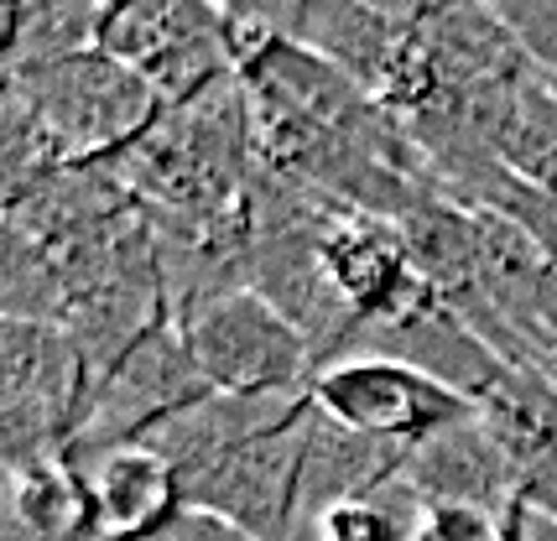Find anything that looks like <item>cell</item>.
<instances>
[{
  "label": "cell",
  "mask_w": 557,
  "mask_h": 541,
  "mask_svg": "<svg viewBox=\"0 0 557 541\" xmlns=\"http://www.w3.org/2000/svg\"><path fill=\"white\" fill-rule=\"evenodd\" d=\"M401 479L417 490L422 505H480V511H521V474L510 464L500 438L490 432L480 412L433 432L428 443L407 453Z\"/></svg>",
  "instance_id": "obj_12"
},
{
  "label": "cell",
  "mask_w": 557,
  "mask_h": 541,
  "mask_svg": "<svg viewBox=\"0 0 557 541\" xmlns=\"http://www.w3.org/2000/svg\"><path fill=\"white\" fill-rule=\"evenodd\" d=\"M99 48L121 58L131 74H141L168 110L235 78L230 42H224V5L125 0V5H110Z\"/></svg>",
  "instance_id": "obj_7"
},
{
  "label": "cell",
  "mask_w": 557,
  "mask_h": 541,
  "mask_svg": "<svg viewBox=\"0 0 557 541\" xmlns=\"http://www.w3.org/2000/svg\"><path fill=\"white\" fill-rule=\"evenodd\" d=\"M313 391L287 417L224 448L209 468L183 485V500L198 511L235 520L256 541H302V458L313 438Z\"/></svg>",
  "instance_id": "obj_4"
},
{
  "label": "cell",
  "mask_w": 557,
  "mask_h": 541,
  "mask_svg": "<svg viewBox=\"0 0 557 541\" xmlns=\"http://www.w3.org/2000/svg\"><path fill=\"white\" fill-rule=\"evenodd\" d=\"M412 541H521L516 511H480V505H422Z\"/></svg>",
  "instance_id": "obj_20"
},
{
  "label": "cell",
  "mask_w": 557,
  "mask_h": 541,
  "mask_svg": "<svg viewBox=\"0 0 557 541\" xmlns=\"http://www.w3.org/2000/svg\"><path fill=\"white\" fill-rule=\"evenodd\" d=\"M417 516H422L417 490L407 479H396V485H386V490H375V494L329 505L313 520L308 541H412Z\"/></svg>",
  "instance_id": "obj_19"
},
{
  "label": "cell",
  "mask_w": 557,
  "mask_h": 541,
  "mask_svg": "<svg viewBox=\"0 0 557 541\" xmlns=\"http://www.w3.org/2000/svg\"><path fill=\"white\" fill-rule=\"evenodd\" d=\"M5 474H11L5 526L37 541H89V490H84V468L69 453L5 468Z\"/></svg>",
  "instance_id": "obj_16"
},
{
  "label": "cell",
  "mask_w": 557,
  "mask_h": 541,
  "mask_svg": "<svg viewBox=\"0 0 557 541\" xmlns=\"http://www.w3.org/2000/svg\"><path fill=\"white\" fill-rule=\"evenodd\" d=\"M209 395L214 391L198 375L183 328L177 323H157L151 334H141L89 386L78 427H73L69 458L84 464V458H99V453L146 443L157 427H168L172 417L194 412L198 401H209Z\"/></svg>",
  "instance_id": "obj_3"
},
{
  "label": "cell",
  "mask_w": 557,
  "mask_h": 541,
  "mask_svg": "<svg viewBox=\"0 0 557 541\" xmlns=\"http://www.w3.org/2000/svg\"><path fill=\"white\" fill-rule=\"evenodd\" d=\"M495 16L506 22V32L536 74L557 78V0H500Z\"/></svg>",
  "instance_id": "obj_21"
},
{
  "label": "cell",
  "mask_w": 557,
  "mask_h": 541,
  "mask_svg": "<svg viewBox=\"0 0 557 541\" xmlns=\"http://www.w3.org/2000/svg\"><path fill=\"white\" fill-rule=\"evenodd\" d=\"M474 412L500 438L516 474H527L532 464L557 453V375H547V369L510 365L500 375V386Z\"/></svg>",
  "instance_id": "obj_17"
},
{
  "label": "cell",
  "mask_w": 557,
  "mask_h": 541,
  "mask_svg": "<svg viewBox=\"0 0 557 541\" xmlns=\"http://www.w3.org/2000/svg\"><path fill=\"white\" fill-rule=\"evenodd\" d=\"M553 89H557V78H553Z\"/></svg>",
  "instance_id": "obj_24"
},
{
  "label": "cell",
  "mask_w": 557,
  "mask_h": 541,
  "mask_svg": "<svg viewBox=\"0 0 557 541\" xmlns=\"http://www.w3.org/2000/svg\"><path fill=\"white\" fill-rule=\"evenodd\" d=\"M0 292H5V323H48V328H63V318H69V276L52 261V250H42L16 224H5Z\"/></svg>",
  "instance_id": "obj_18"
},
{
  "label": "cell",
  "mask_w": 557,
  "mask_h": 541,
  "mask_svg": "<svg viewBox=\"0 0 557 541\" xmlns=\"http://www.w3.org/2000/svg\"><path fill=\"white\" fill-rule=\"evenodd\" d=\"M110 5L84 0H5L0 5V78L58 68L99 48Z\"/></svg>",
  "instance_id": "obj_15"
},
{
  "label": "cell",
  "mask_w": 557,
  "mask_h": 541,
  "mask_svg": "<svg viewBox=\"0 0 557 541\" xmlns=\"http://www.w3.org/2000/svg\"><path fill=\"white\" fill-rule=\"evenodd\" d=\"M313 406L339 427H355L364 438H381L396 448L428 443L433 432L474 412L459 391L437 386L433 375L386 360V354H349L339 365L318 369Z\"/></svg>",
  "instance_id": "obj_8"
},
{
  "label": "cell",
  "mask_w": 557,
  "mask_h": 541,
  "mask_svg": "<svg viewBox=\"0 0 557 541\" xmlns=\"http://www.w3.org/2000/svg\"><path fill=\"white\" fill-rule=\"evenodd\" d=\"M323 276L360 328L407 313L428 292V281L417 276L407 229L396 219H381V214H360V209H344L323 229Z\"/></svg>",
  "instance_id": "obj_10"
},
{
  "label": "cell",
  "mask_w": 557,
  "mask_h": 541,
  "mask_svg": "<svg viewBox=\"0 0 557 541\" xmlns=\"http://www.w3.org/2000/svg\"><path fill=\"white\" fill-rule=\"evenodd\" d=\"M349 354H386V360H401V365L433 375L437 386L459 391L469 406H480V401L500 386V375L510 369L433 287L417 297L407 313H396V318H386V323H364L360 334H355V344H349Z\"/></svg>",
  "instance_id": "obj_9"
},
{
  "label": "cell",
  "mask_w": 557,
  "mask_h": 541,
  "mask_svg": "<svg viewBox=\"0 0 557 541\" xmlns=\"http://www.w3.org/2000/svg\"><path fill=\"white\" fill-rule=\"evenodd\" d=\"M287 42L308 48L329 68L355 78L370 99L386 95L391 74L407 52L417 5H360V0H313V5H282Z\"/></svg>",
  "instance_id": "obj_11"
},
{
  "label": "cell",
  "mask_w": 557,
  "mask_h": 541,
  "mask_svg": "<svg viewBox=\"0 0 557 541\" xmlns=\"http://www.w3.org/2000/svg\"><path fill=\"white\" fill-rule=\"evenodd\" d=\"M146 541H256V537H250V531H240L235 520L214 516V511L183 505V511H177V516H172L157 537H146Z\"/></svg>",
  "instance_id": "obj_22"
},
{
  "label": "cell",
  "mask_w": 557,
  "mask_h": 541,
  "mask_svg": "<svg viewBox=\"0 0 557 541\" xmlns=\"http://www.w3.org/2000/svg\"><path fill=\"white\" fill-rule=\"evenodd\" d=\"M516 526H521V541H557V520L536 511H516Z\"/></svg>",
  "instance_id": "obj_23"
},
{
  "label": "cell",
  "mask_w": 557,
  "mask_h": 541,
  "mask_svg": "<svg viewBox=\"0 0 557 541\" xmlns=\"http://www.w3.org/2000/svg\"><path fill=\"white\" fill-rule=\"evenodd\" d=\"M412 448L381 443V438H364L355 427H339L334 417H313V438H308V458H302V541L313 531V520L329 505L344 500H360L375 494L401 479Z\"/></svg>",
  "instance_id": "obj_14"
},
{
  "label": "cell",
  "mask_w": 557,
  "mask_h": 541,
  "mask_svg": "<svg viewBox=\"0 0 557 541\" xmlns=\"http://www.w3.org/2000/svg\"><path fill=\"white\" fill-rule=\"evenodd\" d=\"M110 167L151 214L240 203L256 173V125L245 84L224 78L209 95L162 110V121Z\"/></svg>",
  "instance_id": "obj_1"
},
{
  "label": "cell",
  "mask_w": 557,
  "mask_h": 541,
  "mask_svg": "<svg viewBox=\"0 0 557 541\" xmlns=\"http://www.w3.org/2000/svg\"><path fill=\"white\" fill-rule=\"evenodd\" d=\"M89 395V365L69 328L5 323L0 328V422L5 468L69 453Z\"/></svg>",
  "instance_id": "obj_6"
},
{
  "label": "cell",
  "mask_w": 557,
  "mask_h": 541,
  "mask_svg": "<svg viewBox=\"0 0 557 541\" xmlns=\"http://www.w3.org/2000/svg\"><path fill=\"white\" fill-rule=\"evenodd\" d=\"M198 375L214 395L276 401L308 395L318 380V354L308 334L287 323L261 292H230L183 323Z\"/></svg>",
  "instance_id": "obj_5"
},
{
  "label": "cell",
  "mask_w": 557,
  "mask_h": 541,
  "mask_svg": "<svg viewBox=\"0 0 557 541\" xmlns=\"http://www.w3.org/2000/svg\"><path fill=\"white\" fill-rule=\"evenodd\" d=\"M5 89L32 104L52 141L58 167H104L141 141L151 125L162 121V99L141 74H131L121 58L104 48L69 58L58 68L22 78H0Z\"/></svg>",
  "instance_id": "obj_2"
},
{
  "label": "cell",
  "mask_w": 557,
  "mask_h": 541,
  "mask_svg": "<svg viewBox=\"0 0 557 541\" xmlns=\"http://www.w3.org/2000/svg\"><path fill=\"white\" fill-rule=\"evenodd\" d=\"M84 490H89V541H146L188 505L172 464L146 443L99 453L95 468H84Z\"/></svg>",
  "instance_id": "obj_13"
}]
</instances>
